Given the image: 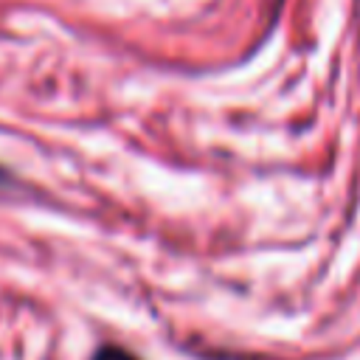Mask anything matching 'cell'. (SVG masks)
<instances>
[{"instance_id":"obj_1","label":"cell","mask_w":360,"mask_h":360,"mask_svg":"<svg viewBox=\"0 0 360 360\" xmlns=\"http://www.w3.org/2000/svg\"><path fill=\"white\" fill-rule=\"evenodd\" d=\"M93 360H138L132 352H127V349H121V346H101L96 354H93Z\"/></svg>"},{"instance_id":"obj_2","label":"cell","mask_w":360,"mask_h":360,"mask_svg":"<svg viewBox=\"0 0 360 360\" xmlns=\"http://www.w3.org/2000/svg\"><path fill=\"white\" fill-rule=\"evenodd\" d=\"M6 183H8V174H6L3 169H0V186H6Z\"/></svg>"}]
</instances>
